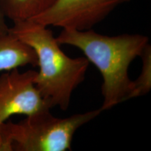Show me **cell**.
I'll return each instance as SVG.
<instances>
[{
	"label": "cell",
	"instance_id": "cell-1",
	"mask_svg": "<svg viewBox=\"0 0 151 151\" xmlns=\"http://www.w3.org/2000/svg\"><path fill=\"white\" fill-rule=\"evenodd\" d=\"M56 39L60 45L81 50L101 73V111L109 110L128 100L133 85L128 74L129 67L136 58L141 55L149 43L148 37L138 34L108 36L92 29H62Z\"/></svg>",
	"mask_w": 151,
	"mask_h": 151
},
{
	"label": "cell",
	"instance_id": "cell-2",
	"mask_svg": "<svg viewBox=\"0 0 151 151\" xmlns=\"http://www.w3.org/2000/svg\"><path fill=\"white\" fill-rule=\"evenodd\" d=\"M9 32L35 50L39 67L35 86L50 108L67 111L76 88L84 81L90 62L62 51L48 27L32 20L14 22Z\"/></svg>",
	"mask_w": 151,
	"mask_h": 151
},
{
	"label": "cell",
	"instance_id": "cell-3",
	"mask_svg": "<svg viewBox=\"0 0 151 151\" xmlns=\"http://www.w3.org/2000/svg\"><path fill=\"white\" fill-rule=\"evenodd\" d=\"M101 112L99 109L60 118L52 116L50 109H46L16 123L4 122L1 127L12 151L71 150L77 130Z\"/></svg>",
	"mask_w": 151,
	"mask_h": 151
},
{
	"label": "cell",
	"instance_id": "cell-4",
	"mask_svg": "<svg viewBox=\"0 0 151 151\" xmlns=\"http://www.w3.org/2000/svg\"><path fill=\"white\" fill-rule=\"evenodd\" d=\"M130 0H55L48 9L30 20L46 27L88 30Z\"/></svg>",
	"mask_w": 151,
	"mask_h": 151
},
{
	"label": "cell",
	"instance_id": "cell-5",
	"mask_svg": "<svg viewBox=\"0 0 151 151\" xmlns=\"http://www.w3.org/2000/svg\"><path fill=\"white\" fill-rule=\"evenodd\" d=\"M37 71L18 69L0 76V125L15 115L33 114L50 108L35 86Z\"/></svg>",
	"mask_w": 151,
	"mask_h": 151
},
{
	"label": "cell",
	"instance_id": "cell-6",
	"mask_svg": "<svg viewBox=\"0 0 151 151\" xmlns=\"http://www.w3.org/2000/svg\"><path fill=\"white\" fill-rule=\"evenodd\" d=\"M27 65L37 66L35 50L10 32L0 35V71H9Z\"/></svg>",
	"mask_w": 151,
	"mask_h": 151
},
{
	"label": "cell",
	"instance_id": "cell-7",
	"mask_svg": "<svg viewBox=\"0 0 151 151\" xmlns=\"http://www.w3.org/2000/svg\"><path fill=\"white\" fill-rule=\"evenodd\" d=\"M55 0H0V11L13 22L35 18L47 9Z\"/></svg>",
	"mask_w": 151,
	"mask_h": 151
},
{
	"label": "cell",
	"instance_id": "cell-8",
	"mask_svg": "<svg viewBox=\"0 0 151 151\" xmlns=\"http://www.w3.org/2000/svg\"><path fill=\"white\" fill-rule=\"evenodd\" d=\"M140 57L142 59V69L137 80L133 81L128 99L145 95L151 89V47L149 43Z\"/></svg>",
	"mask_w": 151,
	"mask_h": 151
},
{
	"label": "cell",
	"instance_id": "cell-9",
	"mask_svg": "<svg viewBox=\"0 0 151 151\" xmlns=\"http://www.w3.org/2000/svg\"><path fill=\"white\" fill-rule=\"evenodd\" d=\"M1 125H0V151H12L11 144L4 135Z\"/></svg>",
	"mask_w": 151,
	"mask_h": 151
},
{
	"label": "cell",
	"instance_id": "cell-10",
	"mask_svg": "<svg viewBox=\"0 0 151 151\" xmlns=\"http://www.w3.org/2000/svg\"><path fill=\"white\" fill-rule=\"evenodd\" d=\"M9 27L6 22V18L0 11V35H5L9 32Z\"/></svg>",
	"mask_w": 151,
	"mask_h": 151
}]
</instances>
